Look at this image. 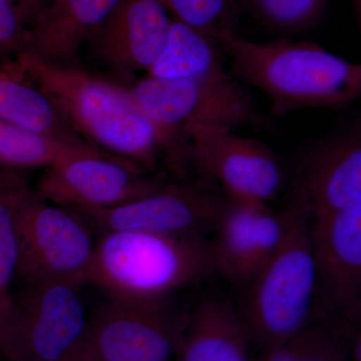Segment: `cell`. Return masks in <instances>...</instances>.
<instances>
[{
	"instance_id": "obj_1",
	"label": "cell",
	"mask_w": 361,
	"mask_h": 361,
	"mask_svg": "<svg viewBox=\"0 0 361 361\" xmlns=\"http://www.w3.org/2000/svg\"><path fill=\"white\" fill-rule=\"evenodd\" d=\"M232 75L262 92L274 115L308 109L343 111L361 96V66L316 42L290 37L257 42L237 32L220 40Z\"/></svg>"
},
{
	"instance_id": "obj_2",
	"label": "cell",
	"mask_w": 361,
	"mask_h": 361,
	"mask_svg": "<svg viewBox=\"0 0 361 361\" xmlns=\"http://www.w3.org/2000/svg\"><path fill=\"white\" fill-rule=\"evenodd\" d=\"M13 63L51 97L78 137L104 153L156 173L161 161L158 137L125 85L26 54Z\"/></svg>"
},
{
	"instance_id": "obj_3",
	"label": "cell",
	"mask_w": 361,
	"mask_h": 361,
	"mask_svg": "<svg viewBox=\"0 0 361 361\" xmlns=\"http://www.w3.org/2000/svg\"><path fill=\"white\" fill-rule=\"evenodd\" d=\"M215 275L209 238L118 231L97 237L89 283L111 300L171 308L178 293Z\"/></svg>"
},
{
	"instance_id": "obj_4",
	"label": "cell",
	"mask_w": 361,
	"mask_h": 361,
	"mask_svg": "<svg viewBox=\"0 0 361 361\" xmlns=\"http://www.w3.org/2000/svg\"><path fill=\"white\" fill-rule=\"evenodd\" d=\"M284 204L288 222L283 239L241 291L238 301L252 343L263 353L317 319L312 212L303 192L294 182Z\"/></svg>"
},
{
	"instance_id": "obj_5",
	"label": "cell",
	"mask_w": 361,
	"mask_h": 361,
	"mask_svg": "<svg viewBox=\"0 0 361 361\" xmlns=\"http://www.w3.org/2000/svg\"><path fill=\"white\" fill-rule=\"evenodd\" d=\"M135 106L155 130L161 161L180 182L192 173L186 130L213 125L235 130L264 123L250 90L225 71L193 80L148 77L125 85Z\"/></svg>"
},
{
	"instance_id": "obj_6",
	"label": "cell",
	"mask_w": 361,
	"mask_h": 361,
	"mask_svg": "<svg viewBox=\"0 0 361 361\" xmlns=\"http://www.w3.org/2000/svg\"><path fill=\"white\" fill-rule=\"evenodd\" d=\"M18 279L25 286L89 283L97 240L77 211L44 200L30 188L16 212Z\"/></svg>"
},
{
	"instance_id": "obj_7",
	"label": "cell",
	"mask_w": 361,
	"mask_h": 361,
	"mask_svg": "<svg viewBox=\"0 0 361 361\" xmlns=\"http://www.w3.org/2000/svg\"><path fill=\"white\" fill-rule=\"evenodd\" d=\"M80 288L47 282L16 292L13 317L0 339L4 361H65L84 348L90 313Z\"/></svg>"
},
{
	"instance_id": "obj_8",
	"label": "cell",
	"mask_w": 361,
	"mask_h": 361,
	"mask_svg": "<svg viewBox=\"0 0 361 361\" xmlns=\"http://www.w3.org/2000/svg\"><path fill=\"white\" fill-rule=\"evenodd\" d=\"M186 137L192 172L228 199L269 205L283 193V164L265 142L213 125L190 126Z\"/></svg>"
},
{
	"instance_id": "obj_9",
	"label": "cell",
	"mask_w": 361,
	"mask_h": 361,
	"mask_svg": "<svg viewBox=\"0 0 361 361\" xmlns=\"http://www.w3.org/2000/svg\"><path fill=\"white\" fill-rule=\"evenodd\" d=\"M226 202L227 197L205 180H176L122 205L77 212L97 235L130 231L209 238Z\"/></svg>"
},
{
	"instance_id": "obj_10",
	"label": "cell",
	"mask_w": 361,
	"mask_h": 361,
	"mask_svg": "<svg viewBox=\"0 0 361 361\" xmlns=\"http://www.w3.org/2000/svg\"><path fill=\"white\" fill-rule=\"evenodd\" d=\"M169 182L137 164L94 149L45 169L35 191L71 210L99 211L153 193Z\"/></svg>"
},
{
	"instance_id": "obj_11",
	"label": "cell",
	"mask_w": 361,
	"mask_h": 361,
	"mask_svg": "<svg viewBox=\"0 0 361 361\" xmlns=\"http://www.w3.org/2000/svg\"><path fill=\"white\" fill-rule=\"evenodd\" d=\"M316 318L334 316L357 326L361 317V202L312 217Z\"/></svg>"
},
{
	"instance_id": "obj_12",
	"label": "cell",
	"mask_w": 361,
	"mask_h": 361,
	"mask_svg": "<svg viewBox=\"0 0 361 361\" xmlns=\"http://www.w3.org/2000/svg\"><path fill=\"white\" fill-rule=\"evenodd\" d=\"M183 316L106 298L90 315L87 345L103 361H171Z\"/></svg>"
},
{
	"instance_id": "obj_13",
	"label": "cell",
	"mask_w": 361,
	"mask_h": 361,
	"mask_svg": "<svg viewBox=\"0 0 361 361\" xmlns=\"http://www.w3.org/2000/svg\"><path fill=\"white\" fill-rule=\"evenodd\" d=\"M287 222L285 204L275 212L266 204L227 198L209 239L216 275L244 290L281 243Z\"/></svg>"
},
{
	"instance_id": "obj_14",
	"label": "cell",
	"mask_w": 361,
	"mask_h": 361,
	"mask_svg": "<svg viewBox=\"0 0 361 361\" xmlns=\"http://www.w3.org/2000/svg\"><path fill=\"white\" fill-rule=\"evenodd\" d=\"M171 25L163 0H118L87 44L99 65L130 80L155 63Z\"/></svg>"
},
{
	"instance_id": "obj_15",
	"label": "cell",
	"mask_w": 361,
	"mask_h": 361,
	"mask_svg": "<svg viewBox=\"0 0 361 361\" xmlns=\"http://www.w3.org/2000/svg\"><path fill=\"white\" fill-rule=\"evenodd\" d=\"M293 182L310 204L312 217L361 202V127L348 126L311 146L299 161Z\"/></svg>"
},
{
	"instance_id": "obj_16",
	"label": "cell",
	"mask_w": 361,
	"mask_h": 361,
	"mask_svg": "<svg viewBox=\"0 0 361 361\" xmlns=\"http://www.w3.org/2000/svg\"><path fill=\"white\" fill-rule=\"evenodd\" d=\"M252 346L238 301L213 292L183 315L176 355L179 361H253Z\"/></svg>"
},
{
	"instance_id": "obj_17",
	"label": "cell",
	"mask_w": 361,
	"mask_h": 361,
	"mask_svg": "<svg viewBox=\"0 0 361 361\" xmlns=\"http://www.w3.org/2000/svg\"><path fill=\"white\" fill-rule=\"evenodd\" d=\"M118 1L51 0L30 23L23 54L47 63L71 65Z\"/></svg>"
},
{
	"instance_id": "obj_18",
	"label": "cell",
	"mask_w": 361,
	"mask_h": 361,
	"mask_svg": "<svg viewBox=\"0 0 361 361\" xmlns=\"http://www.w3.org/2000/svg\"><path fill=\"white\" fill-rule=\"evenodd\" d=\"M227 59L218 40L173 20L167 40L147 71L159 80H193L225 73Z\"/></svg>"
},
{
	"instance_id": "obj_19",
	"label": "cell",
	"mask_w": 361,
	"mask_h": 361,
	"mask_svg": "<svg viewBox=\"0 0 361 361\" xmlns=\"http://www.w3.org/2000/svg\"><path fill=\"white\" fill-rule=\"evenodd\" d=\"M0 122L59 135H78L51 97L13 63L0 66Z\"/></svg>"
},
{
	"instance_id": "obj_20",
	"label": "cell",
	"mask_w": 361,
	"mask_h": 361,
	"mask_svg": "<svg viewBox=\"0 0 361 361\" xmlns=\"http://www.w3.org/2000/svg\"><path fill=\"white\" fill-rule=\"evenodd\" d=\"M94 149L97 148L78 135L45 134L0 122V167L45 170Z\"/></svg>"
},
{
	"instance_id": "obj_21",
	"label": "cell",
	"mask_w": 361,
	"mask_h": 361,
	"mask_svg": "<svg viewBox=\"0 0 361 361\" xmlns=\"http://www.w3.org/2000/svg\"><path fill=\"white\" fill-rule=\"evenodd\" d=\"M30 189L20 171L0 167V339L13 317L16 300L13 287L18 265L16 212Z\"/></svg>"
},
{
	"instance_id": "obj_22",
	"label": "cell",
	"mask_w": 361,
	"mask_h": 361,
	"mask_svg": "<svg viewBox=\"0 0 361 361\" xmlns=\"http://www.w3.org/2000/svg\"><path fill=\"white\" fill-rule=\"evenodd\" d=\"M357 326L326 316L253 361H353Z\"/></svg>"
},
{
	"instance_id": "obj_23",
	"label": "cell",
	"mask_w": 361,
	"mask_h": 361,
	"mask_svg": "<svg viewBox=\"0 0 361 361\" xmlns=\"http://www.w3.org/2000/svg\"><path fill=\"white\" fill-rule=\"evenodd\" d=\"M329 0H246L254 18L268 30L283 35H300L322 20Z\"/></svg>"
},
{
	"instance_id": "obj_24",
	"label": "cell",
	"mask_w": 361,
	"mask_h": 361,
	"mask_svg": "<svg viewBox=\"0 0 361 361\" xmlns=\"http://www.w3.org/2000/svg\"><path fill=\"white\" fill-rule=\"evenodd\" d=\"M173 20L220 42L236 32V0H163Z\"/></svg>"
},
{
	"instance_id": "obj_25",
	"label": "cell",
	"mask_w": 361,
	"mask_h": 361,
	"mask_svg": "<svg viewBox=\"0 0 361 361\" xmlns=\"http://www.w3.org/2000/svg\"><path fill=\"white\" fill-rule=\"evenodd\" d=\"M28 28L11 0H0V66L13 63L25 52Z\"/></svg>"
},
{
	"instance_id": "obj_26",
	"label": "cell",
	"mask_w": 361,
	"mask_h": 361,
	"mask_svg": "<svg viewBox=\"0 0 361 361\" xmlns=\"http://www.w3.org/2000/svg\"><path fill=\"white\" fill-rule=\"evenodd\" d=\"M49 1L51 0H20V6L18 7L20 9L21 16L25 18V23L26 20L32 23L33 18L37 16V13L42 8L47 6Z\"/></svg>"
},
{
	"instance_id": "obj_27",
	"label": "cell",
	"mask_w": 361,
	"mask_h": 361,
	"mask_svg": "<svg viewBox=\"0 0 361 361\" xmlns=\"http://www.w3.org/2000/svg\"><path fill=\"white\" fill-rule=\"evenodd\" d=\"M65 361H103L87 345Z\"/></svg>"
}]
</instances>
